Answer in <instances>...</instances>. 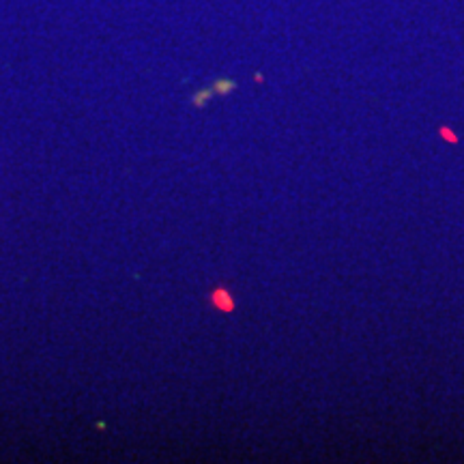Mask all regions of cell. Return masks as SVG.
<instances>
[{"label":"cell","instance_id":"1","mask_svg":"<svg viewBox=\"0 0 464 464\" xmlns=\"http://www.w3.org/2000/svg\"><path fill=\"white\" fill-rule=\"evenodd\" d=\"M211 301H213V305L219 307V310H224V312L235 310V304H232L228 290H226V288H218L216 293L211 295Z\"/></svg>","mask_w":464,"mask_h":464},{"label":"cell","instance_id":"2","mask_svg":"<svg viewBox=\"0 0 464 464\" xmlns=\"http://www.w3.org/2000/svg\"><path fill=\"white\" fill-rule=\"evenodd\" d=\"M232 89H237V84L230 82V80H219V82L216 84V91L222 92V95H226V92H230Z\"/></svg>","mask_w":464,"mask_h":464},{"label":"cell","instance_id":"3","mask_svg":"<svg viewBox=\"0 0 464 464\" xmlns=\"http://www.w3.org/2000/svg\"><path fill=\"white\" fill-rule=\"evenodd\" d=\"M440 136L448 138V140H450V142H454V144L458 142V138L454 136V133H451V131L448 130V127H440Z\"/></svg>","mask_w":464,"mask_h":464}]
</instances>
